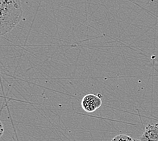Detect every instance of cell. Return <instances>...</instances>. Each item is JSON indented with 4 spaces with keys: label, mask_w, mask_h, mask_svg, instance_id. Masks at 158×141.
I'll use <instances>...</instances> for the list:
<instances>
[{
    "label": "cell",
    "mask_w": 158,
    "mask_h": 141,
    "mask_svg": "<svg viewBox=\"0 0 158 141\" xmlns=\"http://www.w3.org/2000/svg\"><path fill=\"white\" fill-rule=\"evenodd\" d=\"M3 132H4V128H3L2 122L0 121V138H1L2 135L3 134Z\"/></svg>",
    "instance_id": "5"
},
{
    "label": "cell",
    "mask_w": 158,
    "mask_h": 141,
    "mask_svg": "<svg viewBox=\"0 0 158 141\" xmlns=\"http://www.w3.org/2000/svg\"><path fill=\"white\" fill-rule=\"evenodd\" d=\"M112 141H134V139L131 136L125 134H120L112 139Z\"/></svg>",
    "instance_id": "4"
},
{
    "label": "cell",
    "mask_w": 158,
    "mask_h": 141,
    "mask_svg": "<svg viewBox=\"0 0 158 141\" xmlns=\"http://www.w3.org/2000/svg\"><path fill=\"white\" fill-rule=\"evenodd\" d=\"M134 141H141V140H139V139H134Z\"/></svg>",
    "instance_id": "6"
},
{
    "label": "cell",
    "mask_w": 158,
    "mask_h": 141,
    "mask_svg": "<svg viewBox=\"0 0 158 141\" xmlns=\"http://www.w3.org/2000/svg\"><path fill=\"white\" fill-rule=\"evenodd\" d=\"M102 95L99 94L98 95L89 94L84 96L81 101V107L83 110L88 113L94 112L102 105Z\"/></svg>",
    "instance_id": "2"
},
{
    "label": "cell",
    "mask_w": 158,
    "mask_h": 141,
    "mask_svg": "<svg viewBox=\"0 0 158 141\" xmlns=\"http://www.w3.org/2000/svg\"><path fill=\"white\" fill-rule=\"evenodd\" d=\"M140 140L141 141H158V124L147 125Z\"/></svg>",
    "instance_id": "3"
},
{
    "label": "cell",
    "mask_w": 158,
    "mask_h": 141,
    "mask_svg": "<svg viewBox=\"0 0 158 141\" xmlns=\"http://www.w3.org/2000/svg\"><path fill=\"white\" fill-rule=\"evenodd\" d=\"M22 16L20 0H0V37L16 27Z\"/></svg>",
    "instance_id": "1"
}]
</instances>
